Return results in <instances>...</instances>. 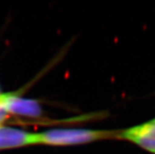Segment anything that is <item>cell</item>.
I'll list each match as a JSON object with an SVG mask.
<instances>
[{
    "instance_id": "obj_5",
    "label": "cell",
    "mask_w": 155,
    "mask_h": 154,
    "mask_svg": "<svg viewBox=\"0 0 155 154\" xmlns=\"http://www.w3.org/2000/svg\"><path fill=\"white\" fill-rule=\"evenodd\" d=\"M8 113L5 110L2 105H0V126H2V123H4V121H6V120L7 119Z\"/></svg>"
},
{
    "instance_id": "obj_3",
    "label": "cell",
    "mask_w": 155,
    "mask_h": 154,
    "mask_svg": "<svg viewBox=\"0 0 155 154\" xmlns=\"http://www.w3.org/2000/svg\"><path fill=\"white\" fill-rule=\"evenodd\" d=\"M119 137L155 154V119L119 132Z\"/></svg>"
},
{
    "instance_id": "obj_6",
    "label": "cell",
    "mask_w": 155,
    "mask_h": 154,
    "mask_svg": "<svg viewBox=\"0 0 155 154\" xmlns=\"http://www.w3.org/2000/svg\"></svg>"
},
{
    "instance_id": "obj_1",
    "label": "cell",
    "mask_w": 155,
    "mask_h": 154,
    "mask_svg": "<svg viewBox=\"0 0 155 154\" xmlns=\"http://www.w3.org/2000/svg\"><path fill=\"white\" fill-rule=\"evenodd\" d=\"M117 131L90 129H53L37 133L38 144L50 146H71L92 143L115 137Z\"/></svg>"
},
{
    "instance_id": "obj_4",
    "label": "cell",
    "mask_w": 155,
    "mask_h": 154,
    "mask_svg": "<svg viewBox=\"0 0 155 154\" xmlns=\"http://www.w3.org/2000/svg\"><path fill=\"white\" fill-rule=\"evenodd\" d=\"M38 144L37 133H30L14 127L0 126V149Z\"/></svg>"
},
{
    "instance_id": "obj_2",
    "label": "cell",
    "mask_w": 155,
    "mask_h": 154,
    "mask_svg": "<svg viewBox=\"0 0 155 154\" xmlns=\"http://www.w3.org/2000/svg\"><path fill=\"white\" fill-rule=\"evenodd\" d=\"M0 105L7 113L14 115L37 118L43 113L41 106L36 101L21 98L14 93L0 94Z\"/></svg>"
}]
</instances>
